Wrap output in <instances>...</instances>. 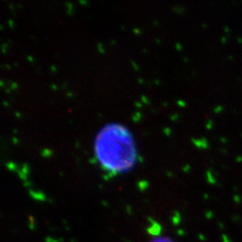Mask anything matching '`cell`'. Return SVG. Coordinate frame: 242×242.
Returning a JSON list of instances; mask_svg holds the SVG:
<instances>
[{
    "label": "cell",
    "mask_w": 242,
    "mask_h": 242,
    "mask_svg": "<svg viewBox=\"0 0 242 242\" xmlns=\"http://www.w3.org/2000/svg\"><path fill=\"white\" fill-rule=\"evenodd\" d=\"M93 150L99 163L112 173L128 171L137 159L130 131L118 122L106 124L100 128L93 141Z\"/></svg>",
    "instance_id": "6da1fadb"
},
{
    "label": "cell",
    "mask_w": 242,
    "mask_h": 242,
    "mask_svg": "<svg viewBox=\"0 0 242 242\" xmlns=\"http://www.w3.org/2000/svg\"><path fill=\"white\" fill-rule=\"evenodd\" d=\"M152 242H174V241L171 240L169 239V238H166V237H159V238L154 239Z\"/></svg>",
    "instance_id": "7a4b0ae2"
}]
</instances>
